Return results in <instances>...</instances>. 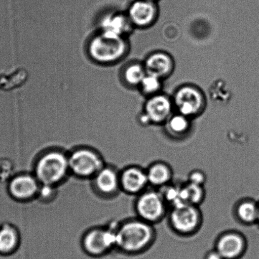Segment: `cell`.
I'll return each instance as SVG.
<instances>
[{"instance_id":"277c9868","label":"cell","mask_w":259,"mask_h":259,"mask_svg":"<svg viewBox=\"0 0 259 259\" xmlns=\"http://www.w3.org/2000/svg\"><path fill=\"white\" fill-rule=\"evenodd\" d=\"M170 227L177 235L191 236L196 233L202 224V214L199 206L180 204L171 207L168 213Z\"/></svg>"},{"instance_id":"2e32d148","label":"cell","mask_w":259,"mask_h":259,"mask_svg":"<svg viewBox=\"0 0 259 259\" xmlns=\"http://www.w3.org/2000/svg\"><path fill=\"white\" fill-rule=\"evenodd\" d=\"M238 220L245 225H257L258 215V201L246 199L238 202L235 209Z\"/></svg>"},{"instance_id":"d6986e66","label":"cell","mask_w":259,"mask_h":259,"mask_svg":"<svg viewBox=\"0 0 259 259\" xmlns=\"http://www.w3.org/2000/svg\"><path fill=\"white\" fill-rule=\"evenodd\" d=\"M205 191L204 186L195 185L189 182L181 184L180 200L182 204H189L199 206L204 202Z\"/></svg>"},{"instance_id":"4fadbf2b","label":"cell","mask_w":259,"mask_h":259,"mask_svg":"<svg viewBox=\"0 0 259 259\" xmlns=\"http://www.w3.org/2000/svg\"><path fill=\"white\" fill-rule=\"evenodd\" d=\"M146 172L149 185L158 189L171 184L173 178L172 167L163 161L153 162L147 167Z\"/></svg>"},{"instance_id":"484cf974","label":"cell","mask_w":259,"mask_h":259,"mask_svg":"<svg viewBox=\"0 0 259 259\" xmlns=\"http://www.w3.org/2000/svg\"><path fill=\"white\" fill-rule=\"evenodd\" d=\"M258 220H257V225L258 226V227H259V200L258 201Z\"/></svg>"},{"instance_id":"8992f818","label":"cell","mask_w":259,"mask_h":259,"mask_svg":"<svg viewBox=\"0 0 259 259\" xmlns=\"http://www.w3.org/2000/svg\"><path fill=\"white\" fill-rule=\"evenodd\" d=\"M116 232L96 229L86 235L83 240L82 248L86 254L93 257L108 254L116 246Z\"/></svg>"},{"instance_id":"ac0fdd59","label":"cell","mask_w":259,"mask_h":259,"mask_svg":"<svg viewBox=\"0 0 259 259\" xmlns=\"http://www.w3.org/2000/svg\"><path fill=\"white\" fill-rule=\"evenodd\" d=\"M172 67L171 58L162 53L152 55L146 62V70L148 74L158 78L166 76L171 70Z\"/></svg>"},{"instance_id":"6da1fadb","label":"cell","mask_w":259,"mask_h":259,"mask_svg":"<svg viewBox=\"0 0 259 259\" xmlns=\"http://www.w3.org/2000/svg\"><path fill=\"white\" fill-rule=\"evenodd\" d=\"M153 225L138 218L129 221L116 232V247L122 253L139 255L151 249L156 242Z\"/></svg>"},{"instance_id":"d4e9b609","label":"cell","mask_w":259,"mask_h":259,"mask_svg":"<svg viewBox=\"0 0 259 259\" xmlns=\"http://www.w3.org/2000/svg\"><path fill=\"white\" fill-rule=\"evenodd\" d=\"M204 259H224L214 247L206 251Z\"/></svg>"},{"instance_id":"52a82bcc","label":"cell","mask_w":259,"mask_h":259,"mask_svg":"<svg viewBox=\"0 0 259 259\" xmlns=\"http://www.w3.org/2000/svg\"><path fill=\"white\" fill-rule=\"evenodd\" d=\"M68 158L69 169L78 176H95L103 168L101 157L90 149H78Z\"/></svg>"},{"instance_id":"7402d4cb","label":"cell","mask_w":259,"mask_h":259,"mask_svg":"<svg viewBox=\"0 0 259 259\" xmlns=\"http://www.w3.org/2000/svg\"><path fill=\"white\" fill-rule=\"evenodd\" d=\"M144 70L139 65H132L126 68L124 72V77L126 82L131 85H137L141 83L144 77Z\"/></svg>"},{"instance_id":"cb8c5ba5","label":"cell","mask_w":259,"mask_h":259,"mask_svg":"<svg viewBox=\"0 0 259 259\" xmlns=\"http://www.w3.org/2000/svg\"><path fill=\"white\" fill-rule=\"evenodd\" d=\"M206 180V175H205L204 171L200 169H195L190 172L189 177H188L187 182L195 185L204 186Z\"/></svg>"},{"instance_id":"e0dca14e","label":"cell","mask_w":259,"mask_h":259,"mask_svg":"<svg viewBox=\"0 0 259 259\" xmlns=\"http://www.w3.org/2000/svg\"><path fill=\"white\" fill-rule=\"evenodd\" d=\"M96 187L99 191L103 194H112L118 189L120 185V178L113 169L103 167L95 175Z\"/></svg>"},{"instance_id":"5bb4252c","label":"cell","mask_w":259,"mask_h":259,"mask_svg":"<svg viewBox=\"0 0 259 259\" xmlns=\"http://www.w3.org/2000/svg\"><path fill=\"white\" fill-rule=\"evenodd\" d=\"M17 231L9 223L0 225V257H10L16 253L19 247Z\"/></svg>"},{"instance_id":"4316f807","label":"cell","mask_w":259,"mask_h":259,"mask_svg":"<svg viewBox=\"0 0 259 259\" xmlns=\"http://www.w3.org/2000/svg\"><path fill=\"white\" fill-rule=\"evenodd\" d=\"M149 1L154 2V1H156V0H149Z\"/></svg>"},{"instance_id":"9c48e42d","label":"cell","mask_w":259,"mask_h":259,"mask_svg":"<svg viewBox=\"0 0 259 259\" xmlns=\"http://www.w3.org/2000/svg\"><path fill=\"white\" fill-rule=\"evenodd\" d=\"M119 178L121 187L128 194L139 195L149 185L146 169L136 166L126 167Z\"/></svg>"},{"instance_id":"7a4b0ae2","label":"cell","mask_w":259,"mask_h":259,"mask_svg":"<svg viewBox=\"0 0 259 259\" xmlns=\"http://www.w3.org/2000/svg\"><path fill=\"white\" fill-rule=\"evenodd\" d=\"M88 51L96 62L110 63L123 58L126 53L127 45L123 37L102 32L91 39Z\"/></svg>"},{"instance_id":"3957f363","label":"cell","mask_w":259,"mask_h":259,"mask_svg":"<svg viewBox=\"0 0 259 259\" xmlns=\"http://www.w3.org/2000/svg\"><path fill=\"white\" fill-rule=\"evenodd\" d=\"M68 169V157L62 152L51 151L41 157L35 164V178L41 184L52 186L65 178Z\"/></svg>"},{"instance_id":"7c38bea8","label":"cell","mask_w":259,"mask_h":259,"mask_svg":"<svg viewBox=\"0 0 259 259\" xmlns=\"http://www.w3.org/2000/svg\"><path fill=\"white\" fill-rule=\"evenodd\" d=\"M154 2L149 0H135L129 7V19L138 26L151 24L156 14Z\"/></svg>"},{"instance_id":"5b68a950","label":"cell","mask_w":259,"mask_h":259,"mask_svg":"<svg viewBox=\"0 0 259 259\" xmlns=\"http://www.w3.org/2000/svg\"><path fill=\"white\" fill-rule=\"evenodd\" d=\"M135 209L139 219L153 225L161 222L168 214V205L157 189L146 190L139 194Z\"/></svg>"},{"instance_id":"44dd1931","label":"cell","mask_w":259,"mask_h":259,"mask_svg":"<svg viewBox=\"0 0 259 259\" xmlns=\"http://www.w3.org/2000/svg\"><path fill=\"white\" fill-rule=\"evenodd\" d=\"M189 126L186 116L182 115L174 116L170 119L168 123L169 131L176 136H181L187 133Z\"/></svg>"},{"instance_id":"30bf717a","label":"cell","mask_w":259,"mask_h":259,"mask_svg":"<svg viewBox=\"0 0 259 259\" xmlns=\"http://www.w3.org/2000/svg\"><path fill=\"white\" fill-rule=\"evenodd\" d=\"M36 178L28 175H20L12 178L8 185L10 196L16 200H26L34 197L39 191Z\"/></svg>"},{"instance_id":"9a60e30c","label":"cell","mask_w":259,"mask_h":259,"mask_svg":"<svg viewBox=\"0 0 259 259\" xmlns=\"http://www.w3.org/2000/svg\"><path fill=\"white\" fill-rule=\"evenodd\" d=\"M171 110V103L163 96H157L148 101L146 106V116L150 121L161 123L169 115Z\"/></svg>"},{"instance_id":"ba28073f","label":"cell","mask_w":259,"mask_h":259,"mask_svg":"<svg viewBox=\"0 0 259 259\" xmlns=\"http://www.w3.org/2000/svg\"><path fill=\"white\" fill-rule=\"evenodd\" d=\"M214 247L224 259H240L247 253L248 243L240 233L230 231L219 236Z\"/></svg>"},{"instance_id":"8fae6325","label":"cell","mask_w":259,"mask_h":259,"mask_svg":"<svg viewBox=\"0 0 259 259\" xmlns=\"http://www.w3.org/2000/svg\"><path fill=\"white\" fill-rule=\"evenodd\" d=\"M175 102L181 115L188 116L199 112L203 101L199 91L191 87H184L177 93Z\"/></svg>"},{"instance_id":"603a6c76","label":"cell","mask_w":259,"mask_h":259,"mask_svg":"<svg viewBox=\"0 0 259 259\" xmlns=\"http://www.w3.org/2000/svg\"><path fill=\"white\" fill-rule=\"evenodd\" d=\"M144 92L153 93L159 90L160 88L159 78L156 76L149 75H145L141 83Z\"/></svg>"},{"instance_id":"ffe728a7","label":"cell","mask_w":259,"mask_h":259,"mask_svg":"<svg viewBox=\"0 0 259 259\" xmlns=\"http://www.w3.org/2000/svg\"><path fill=\"white\" fill-rule=\"evenodd\" d=\"M129 18L121 14H110L104 18L102 22V32L114 35L122 36L129 29Z\"/></svg>"}]
</instances>
